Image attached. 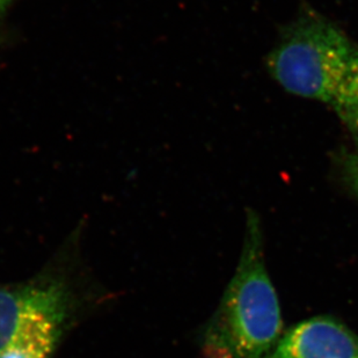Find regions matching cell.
<instances>
[{
  "mask_svg": "<svg viewBox=\"0 0 358 358\" xmlns=\"http://www.w3.org/2000/svg\"><path fill=\"white\" fill-rule=\"evenodd\" d=\"M264 234L247 213L239 264L203 335L206 358H273L283 336L274 284L264 261Z\"/></svg>",
  "mask_w": 358,
  "mask_h": 358,
  "instance_id": "obj_1",
  "label": "cell"
},
{
  "mask_svg": "<svg viewBox=\"0 0 358 358\" xmlns=\"http://www.w3.org/2000/svg\"><path fill=\"white\" fill-rule=\"evenodd\" d=\"M354 48L331 21L305 10L284 31L268 57V69L291 94L331 103Z\"/></svg>",
  "mask_w": 358,
  "mask_h": 358,
  "instance_id": "obj_2",
  "label": "cell"
},
{
  "mask_svg": "<svg viewBox=\"0 0 358 358\" xmlns=\"http://www.w3.org/2000/svg\"><path fill=\"white\" fill-rule=\"evenodd\" d=\"M69 305V294L57 282L0 289V352L38 324H64Z\"/></svg>",
  "mask_w": 358,
  "mask_h": 358,
  "instance_id": "obj_3",
  "label": "cell"
},
{
  "mask_svg": "<svg viewBox=\"0 0 358 358\" xmlns=\"http://www.w3.org/2000/svg\"><path fill=\"white\" fill-rule=\"evenodd\" d=\"M273 358H358V335L338 319L318 315L289 328Z\"/></svg>",
  "mask_w": 358,
  "mask_h": 358,
  "instance_id": "obj_4",
  "label": "cell"
},
{
  "mask_svg": "<svg viewBox=\"0 0 358 358\" xmlns=\"http://www.w3.org/2000/svg\"><path fill=\"white\" fill-rule=\"evenodd\" d=\"M62 326L48 322L31 328L3 349L0 358H50L61 335Z\"/></svg>",
  "mask_w": 358,
  "mask_h": 358,
  "instance_id": "obj_5",
  "label": "cell"
},
{
  "mask_svg": "<svg viewBox=\"0 0 358 358\" xmlns=\"http://www.w3.org/2000/svg\"><path fill=\"white\" fill-rule=\"evenodd\" d=\"M331 103L342 122L358 135V47L354 48Z\"/></svg>",
  "mask_w": 358,
  "mask_h": 358,
  "instance_id": "obj_6",
  "label": "cell"
},
{
  "mask_svg": "<svg viewBox=\"0 0 358 358\" xmlns=\"http://www.w3.org/2000/svg\"><path fill=\"white\" fill-rule=\"evenodd\" d=\"M342 174L350 189L358 196V155H347L342 159Z\"/></svg>",
  "mask_w": 358,
  "mask_h": 358,
  "instance_id": "obj_7",
  "label": "cell"
},
{
  "mask_svg": "<svg viewBox=\"0 0 358 358\" xmlns=\"http://www.w3.org/2000/svg\"><path fill=\"white\" fill-rule=\"evenodd\" d=\"M13 0H0V10H3L7 5H10Z\"/></svg>",
  "mask_w": 358,
  "mask_h": 358,
  "instance_id": "obj_8",
  "label": "cell"
}]
</instances>
